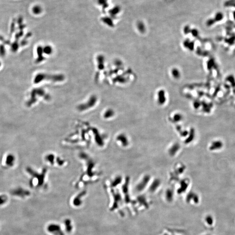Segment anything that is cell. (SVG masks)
<instances>
[{"label": "cell", "instance_id": "obj_3", "mask_svg": "<svg viewBox=\"0 0 235 235\" xmlns=\"http://www.w3.org/2000/svg\"><path fill=\"white\" fill-rule=\"evenodd\" d=\"M224 6L226 7L235 8V0H227L225 2Z\"/></svg>", "mask_w": 235, "mask_h": 235}, {"label": "cell", "instance_id": "obj_13", "mask_svg": "<svg viewBox=\"0 0 235 235\" xmlns=\"http://www.w3.org/2000/svg\"><path fill=\"white\" fill-rule=\"evenodd\" d=\"M1 66V63L0 62V67Z\"/></svg>", "mask_w": 235, "mask_h": 235}, {"label": "cell", "instance_id": "obj_11", "mask_svg": "<svg viewBox=\"0 0 235 235\" xmlns=\"http://www.w3.org/2000/svg\"><path fill=\"white\" fill-rule=\"evenodd\" d=\"M232 15H233V18L234 20H235V11H233Z\"/></svg>", "mask_w": 235, "mask_h": 235}, {"label": "cell", "instance_id": "obj_8", "mask_svg": "<svg viewBox=\"0 0 235 235\" xmlns=\"http://www.w3.org/2000/svg\"><path fill=\"white\" fill-rule=\"evenodd\" d=\"M41 8L38 6L34 7L32 9L33 12L35 14H39L41 12Z\"/></svg>", "mask_w": 235, "mask_h": 235}, {"label": "cell", "instance_id": "obj_1", "mask_svg": "<svg viewBox=\"0 0 235 235\" xmlns=\"http://www.w3.org/2000/svg\"><path fill=\"white\" fill-rule=\"evenodd\" d=\"M223 146V143L220 141H216L213 142L210 146V149L211 150H216L219 149Z\"/></svg>", "mask_w": 235, "mask_h": 235}, {"label": "cell", "instance_id": "obj_9", "mask_svg": "<svg viewBox=\"0 0 235 235\" xmlns=\"http://www.w3.org/2000/svg\"><path fill=\"white\" fill-rule=\"evenodd\" d=\"M5 54V49L4 46L3 45H0V55L3 56Z\"/></svg>", "mask_w": 235, "mask_h": 235}, {"label": "cell", "instance_id": "obj_7", "mask_svg": "<svg viewBox=\"0 0 235 235\" xmlns=\"http://www.w3.org/2000/svg\"><path fill=\"white\" fill-rule=\"evenodd\" d=\"M215 22H215V20H214V18H210V19H209L207 20L206 24V25L208 27H210L213 24H214Z\"/></svg>", "mask_w": 235, "mask_h": 235}, {"label": "cell", "instance_id": "obj_4", "mask_svg": "<svg viewBox=\"0 0 235 235\" xmlns=\"http://www.w3.org/2000/svg\"><path fill=\"white\" fill-rule=\"evenodd\" d=\"M19 47V45L17 42H13L11 45V50L13 52H15L18 50Z\"/></svg>", "mask_w": 235, "mask_h": 235}, {"label": "cell", "instance_id": "obj_5", "mask_svg": "<svg viewBox=\"0 0 235 235\" xmlns=\"http://www.w3.org/2000/svg\"><path fill=\"white\" fill-rule=\"evenodd\" d=\"M194 130L192 129H191V130L190 136H189V138H188L187 140L186 141L187 143H189V142H192V141L193 140V139L194 138Z\"/></svg>", "mask_w": 235, "mask_h": 235}, {"label": "cell", "instance_id": "obj_10", "mask_svg": "<svg viewBox=\"0 0 235 235\" xmlns=\"http://www.w3.org/2000/svg\"><path fill=\"white\" fill-rule=\"evenodd\" d=\"M4 44H5V45H9V44H10V41H4Z\"/></svg>", "mask_w": 235, "mask_h": 235}, {"label": "cell", "instance_id": "obj_6", "mask_svg": "<svg viewBox=\"0 0 235 235\" xmlns=\"http://www.w3.org/2000/svg\"><path fill=\"white\" fill-rule=\"evenodd\" d=\"M205 221L209 225H212L213 223V220L211 216H208L205 218Z\"/></svg>", "mask_w": 235, "mask_h": 235}, {"label": "cell", "instance_id": "obj_2", "mask_svg": "<svg viewBox=\"0 0 235 235\" xmlns=\"http://www.w3.org/2000/svg\"><path fill=\"white\" fill-rule=\"evenodd\" d=\"M224 18V15L222 12L219 11L215 14L214 18H213L216 22H219L221 21Z\"/></svg>", "mask_w": 235, "mask_h": 235}, {"label": "cell", "instance_id": "obj_12", "mask_svg": "<svg viewBox=\"0 0 235 235\" xmlns=\"http://www.w3.org/2000/svg\"><path fill=\"white\" fill-rule=\"evenodd\" d=\"M0 40L1 41H4V38L3 37L0 36Z\"/></svg>", "mask_w": 235, "mask_h": 235}]
</instances>
